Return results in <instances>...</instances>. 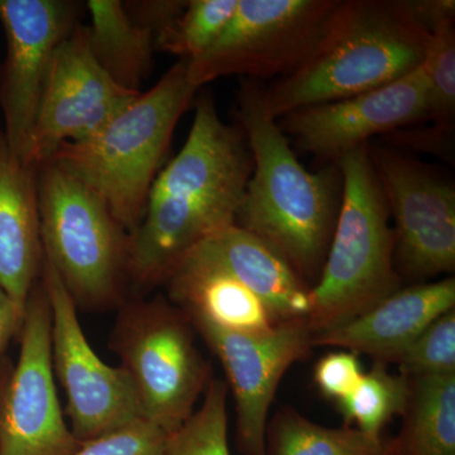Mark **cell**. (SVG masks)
Here are the masks:
<instances>
[{
  "label": "cell",
  "instance_id": "cell-4",
  "mask_svg": "<svg viewBox=\"0 0 455 455\" xmlns=\"http://www.w3.org/2000/svg\"><path fill=\"white\" fill-rule=\"evenodd\" d=\"M197 90L187 64L179 61L97 133L65 143L49 163L94 193L131 235L142 220L173 131Z\"/></svg>",
  "mask_w": 455,
  "mask_h": 455
},
{
  "label": "cell",
  "instance_id": "cell-6",
  "mask_svg": "<svg viewBox=\"0 0 455 455\" xmlns=\"http://www.w3.org/2000/svg\"><path fill=\"white\" fill-rule=\"evenodd\" d=\"M36 169L44 259L77 307L107 310L121 304L130 235L77 180L50 163Z\"/></svg>",
  "mask_w": 455,
  "mask_h": 455
},
{
  "label": "cell",
  "instance_id": "cell-28",
  "mask_svg": "<svg viewBox=\"0 0 455 455\" xmlns=\"http://www.w3.org/2000/svg\"><path fill=\"white\" fill-rule=\"evenodd\" d=\"M170 434L139 419L106 435L83 443L73 455H164Z\"/></svg>",
  "mask_w": 455,
  "mask_h": 455
},
{
  "label": "cell",
  "instance_id": "cell-7",
  "mask_svg": "<svg viewBox=\"0 0 455 455\" xmlns=\"http://www.w3.org/2000/svg\"><path fill=\"white\" fill-rule=\"evenodd\" d=\"M110 346L130 376L142 419L172 434L193 415L211 382L187 314L164 299L125 304Z\"/></svg>",
  "mask_w": 455,
  "mask_h": 455
},
{
  "label": "cell",
  "instance_id": "cell-13",
  "mask_svg": "<svg viewBox=\"0 0 455 455\" xmlns=\"http://www.w3.org/2000/svg\"><path fill=\"white\" fill-rule=\"evenodd\" d=\"M188 317L226 371L235 401L239 451L243 455H267L269 407L283 374L309 357L314 348L309 324L291 320L267 334L250 335L227 331L203 316Z\"/></svg>",
  "mask_w": 455,
  "mask_h": 455
},
{
  "label": "cell",
  "instance_id": "cell-9",
  "mask_svg": "<svg viewBox=\"0 0 455 455\" xmlns=\"http://www.w3.org/2000/svg\"><path fill=\"white\" fill-rule=\"evenodd\" d=\"M16 366L0 359V455H73L51 353V309L41 277L26 305Z\"/></svg>",
  "mask_w": 455,
  "mask_h": 455
},
{
  "label": "cell",
  "instance_id": "cell-24",
  "mask_svg": "<svg viewBox=\"0 0 455 455\" xmlns=\"http://www.w3.org/2000/svg\"><path fill=\"white\" fill-rule=\"evenodd\" d=\"M387 366L373 361L370 372L363 373L355 390L338 403L346 427L355 423L368 435L381 436L383 427L395 416L403 414L409 379L403 374L391 373Z\"/></svg>",
  "mask_w": 455,
  "mask_h": 455
},
{
  "label": "cell",
  "instance_id": "cell-3",
  "mask_svg": "<svg viewBox=\"0 0 455 455\" xmlns=\"http://www.w3.org/2000/svg\"><path fill=\"white\" fill-rule=\"evenodd\" d=\"M430 41L415 0H339L307 60L263 90L266 108L277 121L381 88L420 68Z\"/></svg>",
  "mask_w": 455,
  "mask_h": 455
},
{
  "label": "cell",
  "instance_id": "cell-23",
  "mask_svg": "<svg viewBox=\"0 0 455 455\" xmlns=\"http://www.w3.org/2000/svg\"><path fill=\"white\" fill-rule=\"evenodd\" d=\"M267 455H392L391 440L313 423L291 407H283L267 425Z\"/></svg>",
  "mask_w": 455,
  "mask_h": 455
},
{
  "label": "cell",
  "instance_id": "cell-30",
  "mask_svg": "<svg viewBox=\"0 0 455 455\" xmlns=\"http://www.w3.org/2000/svg\"><path fill=\"white\" fill-rule=\"evenodd\" d=\"M25 313L0 287V358L7 349L9 341L20 335Z\"/></svg>",
  "mask_w": 455,
  "mask_h": 455
},
{
  "label": "cell",
  "instance_id": "cell-15",
  "mask_svg": "<svg viewBox=\"0 0 455 455\" xmlns=\"http://www.w3.org/2000/svg\"><path fill=\"white\" fill-rule=\"evenodd\" d=\"M423 65L403 79L355 97L316 104L281 116L278 125L298 148L335 164L379 134L427 121Z\"/></svg>",
  "mask_w": 455,
  "mask_h": 455
},
{
  "label": "cell",
  "instance_id": "cell-18",
  "mask_svg": "<svg viewBox=\"0 0 455 455\" xmlns=\"http://www.w3.org/2000/svg\"><path fill=\"white\" fill-rule=\"evenodd\" d=\"M259 296L278 323L307 320L310 286L269 245L242 228H224L194 248ZM191 252V251H190Z\"/></svg>",
  "mask_w": 455,
  "mask_h": 455
},
{
  "label": "cell",
  "instance_id": "cell-12",
  "mask_svg": "<svg viewBox=\"0 0 455 455\" xmlns=\"http://www.w3.org/2000/svg\"><path fill=\"white\" fill-rule=\"evenodd\" d=\"M140 94L122 88L101 68L90 50L88 28L77 25L51 61L25 163H49L60 147L89 139Z\"/></svg>",
  "mask_w": 455,
  "mask_h": 455
},
{
  "label": "cell",
  "instance_id": "cell-26",
  "mask_svg": "<svg viewBox=\"0 0 455 455\" xmlns=\"http://www.w3.org/2000/svg\"><path fill=\"white\" fill-rule=\"evenodd\" d=\"M227 396V383L212 377L202 406L170 434L164 455H230Z\"/></svg>",
  "mask_w": 455,
  "mask_h": 455
},
{
  "label": "cell",
  "instance_id": "cell-5",
  "mask_svg": "<svg viewBox=\"0 0 455 455\" xmlns=\"http://www.w3.org/2000/svg\"><path fill=\"white\" fill-rule=\"evenodd\" d=\"M341 203L319 280L310 289L314 334L355 319L401 289L395 267L396 235L368 145L335 163Z\"/></svg>",
  "mask_w": 455,
  "mask_h": 455
},
{
  "label": "cell",
  "instance_id": "cell-21",
  "mask_svg": "<svg viewBox=\"0 0 455 455\" xmlns=\"http://www.w3.org/2000/svg\"><path fill=\"white\" fill-rule=\"evenodd\" d=\"M90 50L122 88L140 92L148 76L156 51V32L134 16L121 0H89Z\"/></svg>",
  "mask_w": 455,
  "mask_h": 455
},
{
  "label": "cell",
  "instance_id": "cell-16",
  "mask_svg": "<svg viewBox=\"0 0 455 455\" xmlns=\"http://www.w3.org/2000/svg\"><path fill=\"white\" fill-rule=\"evenodd\" d=\"M454 307V277L414 283L398 289L355 319L314 334L313 346L337 347L395 363L430 323Z\"/></svg>",
  "mask_w": 455,
  "mask_h": 455
},
{
  "label": "cell",
  "instance_id": "cell-17",
  "mask_svg": "<svg viewBox=\"0 0 455 455\" xmlns=\"http://www.w3.org/2000/svg\"><path fill=\"white\" fill-rule=\"evenodd\" d=\"M42 263L37 169L12 151L0 124V287L23 313Z\"/></svg>",
  "mask_w": 455,
  "mask_h": 455
},
{
  "label": "cell",
  "instance_id": "cell-10",
  "mask_svg": "<svg viewBox=\"0 0 455 455\" xmlns=\"http://www.w3.org/2000/svg\"><path fill=\"white\" fill-rule=\"evenodd\" d=\"M395 220V267L423 283L455 269V188L427 164L387 147L368 145Z\"/></svg>",
  "mask_w": 455,
  "mask_h": 455
},
{
  "label": "cell",
  "instance_id": "cell-19",
  "mask_svg": "<svg viewBox=\"0 0 455 455\" xmlns=\"http://www.w3.org/2000/svg\"><path fill=\"white\" fill-rule=\"evenodd\" d=\"M164 283L169 284L171 300L179 309L205 317L227 331L262 335L281 324L259 296L194 251L180 260Z\"/></svg>",
  "mask_w": 455,
  "mask_h": 455
},
{
  "label": "cell",
  "instance_id": "cell-2",
  "mask_svg": "<svg viewBox=\"0 0 455 455\" xmlns=\"http://www.w3.org/2000/svg\"><path fill=\"white\" fill-rule=\"evenodd\" d=\"M263 88L244 80L236 95L239 127L253 170L235 224L280 254L309 286L319 280L341 203V175L333 164L319 172L305 169L289 139L269 114Z\"/></svg>",
  "mask_w": 455,
  "mask_h": 455
},
{
  "label": "cell",
  "instance_id": "cell-25",
  "mask_svg": "<svg viewBox=\"0 0 455 455\" xmlns=\"http://www.w3.org/2000/svg\"><path fill=\"white\" fill-rule=\"evenodd\" d=\"M239 0H190L156 40V50L191 61L204 55L229 25Z\"/></svg>",
  "mask_w": 455,
  "mask_h": 455
},
{
  "label": "cell",
  "instance_id": "cell-20",
  "mask_svg": "<svg viewBox=\"0 0 455 455\" xmlns=\"http://www.w3.org/2000/svg\"><path fill=\"white\" fill-rule=\"evenodd\" d=\"M419 16L429 27L431 41L423 64L427 86L430 130L406 131L397 140L440 156H451L455 118V2L415 0Z\"/></svg>",
  "mask_w": 455,
  "mask_h": 455
},
{
  "label": "cell",
  "instance_id": "cell-27",
  "mask_svg": "<svg viewBox=\"0 0 455 455\" xmlns=\"http://www.w3.org/2000/svg\"><path fill=\"white\" fill-rule=\"evenodd\" d=\"M406 379L455 374V311L436 317L395 361Z\"/></svg>",
  "mask_w": 455,
  "mask_h": 455
},
{
  "label": "cell",
  "instance_id": "cell-14",
  "mask_svg": "<svg viewBox=\"0 0 455 455\" xmlns=\"http://www.w3.org/2000/svg\"><path fill=\"white\" fill-rule=\"evenodd\" d=\"M82 5L71 0H0L7 53L0 65L3 131L25 161L42 88L57 47L80 25Z\"/></svg>",
  "mask_w": 455,
  "mask_h": 455
},
{
  "label": "cell",
  "instance_id": "cell-11",
  "mask_svg": "<svg viewBox=\"0 0 455 455\" xmlns=\"http://www.w3.org/2000/svg\"><path fill=\"white\" fill-rule=\"evenodd\" d=\"M41 281L50 302L53 373L68 398L75 438L90 442L142 419L130 376L121 366L104 363L92 348L74 299L44 257Z\"/></svg>",
  "mask_w": 455,
  "mask_h": 455
},
{
  "label": "cell",
  "instance_id": "cell-22",
  "mask_svg": "<svg viewBox=\"0 0 455 455\" xmlns=\"http://www.w3.org/2000/svg\"><path fill=\"white\" fill-rule=\"evenodd\" d=\"M409 379L403 429L392 455H455V374Z\"/></svg>",
  "mask_w": 455,
  "mask_h": 455
},
{
  "label": "cell",
  "instance_id": "cell-1",
  "mask_svg": "<svg viewBox=\"0 0 455 455\" xmlns=\"http://www.w3.org/2000/svg\"><path fill=\"white\" fill-rule=\"evenodd\" d=\"M252 170L243 131L221 121L211 95H202L187 142L158 172L130 235L128 280L142 291L164 283L196 245L233 226Z\"/></svg>",
  "mask_w": 455,
  "mask_h": 455
},
{
  "label": "cell",
  "instance_id": "cell-8",
  "mask_svg": "<svg viewBox=\"0 0 455 455\" xmlns=\"http://www.w3.org/2000/svg\"><path fill=\"white\" fill-rule=\"evenodd\" d=\"M339 0H239L235 16L204 55L187 64L196 89L220 77L280 79L310 55Z\"/></svg>",
  "mask_w": 455,
  "mask_h": 455
},
{
  "label": "cell",
  "instance_id": "cell-29",
  "mask_svg": "<svg viewBox=\"0 0 455 455\" xmlns=\"http://www.w3.org/2000/svg\"><path fill=\"white\" fill-rule=\"evenodd\" d=\"M363 376L358 355L353 352L329 353L317 362L314 381L326 398L339 401L349 396Z\"/></svg>",
  "mask_w": 455,
  "mask_h": 455
}]
</instances>
